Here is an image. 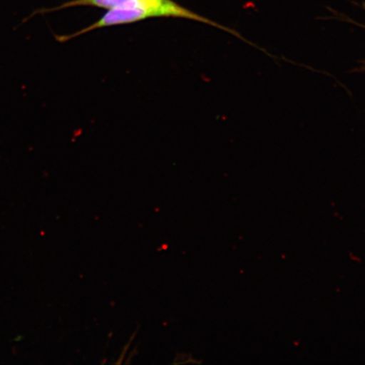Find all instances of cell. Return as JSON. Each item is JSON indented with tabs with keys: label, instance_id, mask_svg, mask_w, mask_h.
Segmentation results:
<instances>
[{
	"label": "cell",
	"instance_id": "cell-1",
	"mask_svg": "<svg viewBox=\"0 0 365 365\" xmlns=\"http://www.w3.org/2000/svg\"><path fill=\"white\" fill-rule=\"evenodd\" d=\"M153 17L185 18V19L205 23V24L212 25L217 27L219 29L225 30L227 33L238 36L239 38L244 40L245 42H247L243 36L236 33L235 31L227 29V27L217 24V23L209 20L207 18L187 10L185 7L172 1V0H163L162 2L158 4H141V6L133 7L112 9V10H108L102 18H100L93 25L86 27V29L76 34L68 36H57L56 39L58 42L63 43L76 38V36L89 33L91 31L104 29V27L108 26L130 24V23L147 20L148 18Z\"/></svg>",
	"mask_w": 365,
	"mask_h": 365
},
{
	"label": "cell",
	"instance_id": "cell-2",
	"mask_svg": "<svg viewBox=\"0 0 365 365\" xmlns=\"http://www.w3.org/2000/svg\"><path fill=\"white\" fill-rule=\"evenodd\" d=\"M162 1L163 0H71L61 6L42 11V12L54 11L76 6H93L112 10V9L133 7L141 6V4H158Z\"/></svg>",
	"mask_w": 365,
	"mask_h": 365
}]
</instances>
